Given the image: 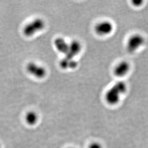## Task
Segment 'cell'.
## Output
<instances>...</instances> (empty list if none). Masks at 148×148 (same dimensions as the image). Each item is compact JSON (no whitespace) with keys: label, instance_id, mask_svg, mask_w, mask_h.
Returning a JSON list of instances; mask_svg holds the SVG:
<instances>
[{"label":"cell","instance_id":"cell-1","mask_svg":"<svg viewBox=\"0 0 148 148\" xmlns=\"http://www.w3.org/2000/svg\"><path fill=\"white\" fill-rule=\"evenodd\" d=\"M127 90V85L124 82H119L115 84L105 95V99L109 105H115L119 103L121 96Z\"/></svg>","mask_w":148,"mask_h":148},{"label":"cell","instance_id":"cell-2","mask_svg":"<svg viewBox=\"0 0 148 148\" xmlns=\"http://www.w3.org/2000/svg\"><path fill=\"white\" fill-rule=\"evenodd\" d=\"M145 39L142 35L135 34L130 36L127 43V49L130 53H134L144 45Z\"/></svg>","mask_w":148,"mask_h":148},{"label":"cell","instance_id":"cell-3","mask_svg":"<svg viewBox=\"0 0 148 148\" xmlns=\"http://www.w3.org/2000/svg\"><path fill=\"white\" fill-rule=\"evenodd\" d=\"M45 23L40 18H37L27 24L24 28V33L27 36H31L34 34L43 29Z\"/></svg>","mask_w":148,"mask_h":148},{"label":"cell","instance_id":"cell-4","mask_svg":"<svg viewBox=\"0 0 148 148\" xmlns=\"http://www.w3.org/2000/svg\"><path fill=\"white\" fill-rule=\"evenodd\" d=\"M114 30V25L112 23L108 21H103L97 24L95 27V31L98 35L105 36L110 34Z\"/></svg>","mask_w":148,"mask_h":148},{"label":"cell","instance_id":"cell-5","mask_svg":"<svg viewBox=\"0 0 148 148\" xmlns=\"http://www.w3.org/2000/svg\"><path fill=\"white\" fill-rule=\"evenodd\" d=\"M27 68L29 73L38 78H42L46 74V71L43 67L39 66L35 63L31 62L29 63Z\"/></svg>","mask_w":148,"mask_h":148},{"label":"cell","instance_id":"cell-6","mask_svg":"<svg viewBox=\"0 0 148 148\" xmlns=\"http://www.w3.org/2000/svg\"><path fill=\"white\" fill-rule=\"evenodd\" d=\"M82 49V46L80 42L77 40L73 41L69 43V49L65 58L68 59H74V57L80 53Z\"/></svg>","mask_w":148,"mask_h":148},{"label":"cell","instance_id":"cell-7","mask_svg":"<svg viewBox=\"0 0 148 148\" xmlns=\"http://www.w3.org/2000/svg\"><path fill=\"white\" fill-rule=\"evenodd\" d=\"M130 69V63L126 61H123L120 62L115 67L114 73L117 77H124L129 73Z\"/></svg>","mask_w":148,"mask_h":148},{"label":"cell","instance_id":"cell-8","mask_svg":"<svg viewBox=\"0 0 148 148\" xmlns=\"http://www.w3.org/2000/svg\"><path fill=\"white\" fill-rule=\"evenodd\" d=\"M55 46L56 49L60 53L65 55L67 54L69 49V43H67L62 38H57L54 41Z\"/></svg>","mask_w":148,"mask_h":148},{"label":"cell","instance_id":"cell-9","mask_svg":"<svg viewBox=\"0 0 148 148\" xmlns=\"http://www.w3.org/2000/svg\"><path fill=\"white\" fill-rule=\"evenodd\" d=\"M60 66L62 68L75 69L78 66V62L74 59H68L64 58L60 62Z\"/></svg>","mask_w":148,"mask_h":148},{"label":"cell","instance_id":"cell-10","mask_svg":"<svg viewBox=\"0 0 148 148\" xmlns=\"http://www.w3.org/2000/svg\"><path fill=\"white\" fill-rule=\"evenodd\" d=\"M38 120V116L37 114L34 111H30L26 114L25 120L26 123L30 126H33L36 124Z\"/></svg>","mask_w":148,"mask_h":148},{"label":"cell","instance_id":"cell-11","mask_svg":"<svg viewBox=\"0 0 148 148\" xmlns=\"http://www.w3.org/2000/svg\"><path fill=\"white\" fill-rule=\"evenodd\" d=\"M88 148H102V146L99 143L95 142L91 143Z\"/></svg>","mask_w":148,"mask_h":148},{"label":"cell","instance_id":"cell-12","mask_svg":"<svg viewBox=\"0 0 148 148\" xmlns=\"http://www.w3.org/2000/svg\"><path fill=\"white\" fill-rule=\"evenodd\" d=\"M132 3L134 5L138 7V6H140L141 5L142 3H143V1H140V0H138V1L134 0V1H133Z\"/></svg>","mask_w":148,"mask_h":148},{"label":"cell","instance_id":"cell-13","mask_svg":"<svg viewBox=\"0 0 148 148\" xmlns=\"http://www.w3.org/2000/svg\"><path fill=\"white\" fill-rule=\"evenodd\" d=\"M72 148V147H71V148Z\"/></svg>","mask_w":148,"mask_h":148},{"label":"cell","instance_id":"cell-14","mask_svg":"<svg viewBox=\"0 0 148 148\" xmlns=\"http://www.w3.org/2000/svg\"><path fill=\"white\" fill-rule=\"evenodd\" d=\"M0 148H1V144H0Z\"/></svg>","mask_w":148,"mask_h":148}]
</instances>
